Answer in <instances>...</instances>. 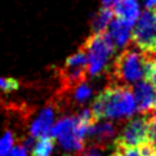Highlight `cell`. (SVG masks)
Here are the masks:
<instances>
[{"label":"cell","instance_id":"1","mask_svg":"<svg viewBox=\"0 0 156 156\" xmlns=\"http://www.w3.org/2000/svg\"><path fill=\"white\" fill-rule=\"evenodd\" d=\"M136 111V102L130 87L111 85L96 97L90 114L94 121L102 119L130 118Z\"/></svg>","mask_w":156,"mask_h":156},{"label":"cell","instance_id":"2","mask_svg":"<svg viewBox=\"0 0 156 156\" xmlns=\"http://www.w3.org/2000/svg\"><path fill=\"white\" fill-rule=\"evenodd\" d=\"M112 85L129 87L144 80V53L133 44L115 58L110 69Z\"/></svg>","mask_w":156,"mask_h":156},{"label":"cell","instance_id":"3","mask_svg":"<svg viewBox=\"0 0 156 156\" xmlns=\"http://www.w3.org/2000/svg\"><path fill=\"white\" fill-rule=\"evenodd\" d=\"M81 49L87 55L88 74L96 76L101 74L106 67L108 58L114 53L115 47L107 32H102V34H93L89 36L87 41L83 44Z\"/></svg>","mask_w":156,"mask_h":156},{"label":"cell","instance_id":"4","mask_svg":"<svg viewBox=\"0 0 156 156\" xmlns=\"http://www.w3.org/2000/svg\"><path fill=\"white\" fill-rule=\"evenodd\" d=\"M151 142V124L150 115H143L130 120L115 139L118 148H137L142 144Z\"/></svg>","mask_w":156,"mask_h":156},{"label":"cell","instance_id":"5","mask_svg":"<svg viewBox=\"0 0 156 156\" xmlns=\"http://www.w3.org/2000/svg\"><path fill=\"white\" fill-rule=\"evenodd\" d=\"M133 44L142 52H156V10L146 9L139 14L130 31Z\"/></svg>","mask_w":156,"mask_h":156},{"label":"cell","instance_id":"6","mask_svg":"<svg viewBox=\"0 0 156 156\" xmlns=\"http://www.w3.org/2000/svg\"><path fill=\"white\" fill-rule=\"evenodd\" d=\"M88 63L87 55L83 52V49L77 51L75 54L70 55L66 59L65 66L61 75H62V83L66 89H74L81 83H85V77L88 74Z\"/></svg>","mask_w":156,"mask_h":156},{"label":"cell","instance_id":"7","mask_svg":"<svg viewBox=\"0 0 156 156\" xmlns=\"http://www.w3.org/2000/svg\"><path fill=\"white\" fill-rule=\"evenodd\" d=\"M134 97L136 110L141 114H150L156 110V90L150 85V83L142 80L132 88Z\"/></svg>","mask_w":156,"mask_h":156},{"label":"cell","instance_id":"8","mask_svg":"<svg viewBox=\"0 0 156 156\" xmlns=\"http://www.w3.org/2000/svg\"><path fill=\"white\" fill-rule=\"evenodd\" d=\"M112 13L115 18L125 22L132 27L141 14L139 2L138 0H119L112 7Z\"/></svg>","mask_w":156,"mask_h":156},{"label":"cell","instance_id":"9","mask_svg":"<svg viewBox=\"0 0 156 156\" xmlns=\"http://www.w3.org/2000/svg\"><path fill=\"white\" fill-rule=\"evenodd\" d=\"M130 31H132V27L118 18H112L107 30H106V32L108 34L111 41L114 44V47H118V48L126 47L129 44Z\"/></svg>","mask_w":156,"mask_h":156},{"label":"cell","instance_id":"10","mask_svg":"<svg viewBox=\"0 0 156 156\" xmlns=\"http://www.w3.org/2000/svg\"><path fill=\"white\" fill-rule=\"evenodd\" d=\"M53 120H54V110L51 106H48L31 122L30 136L32 138H40L44 136H48V133L53 125Z\"/></svg>","mask_w":156,"mask_h":156},{"label":"cell","instance_id":"11","mask_svg":"<svg viewBox=\"0 0 156 156\" xmlns=\"http://www.w3.org/2000/svg\"><path fill=\"white\" fill-rule=\"evenodd\" d=\"M116 134L115 126L111 122H103V124H98V122H93V124L88 128L87 136L90 137L98 143H103L107 139L112 138Z\"/></svg>","mask_w":156,"mask_h":156},{"label":"cell","instance_id":"12","mask_svg":"<svg viewBox=\"0 0 156 156\" xmlns=\"http://www.w3.org/2000/svg\"><path fill=\"white\" fill-rule=\"evenodd\" d=\"M112 18H114L112 9L102 8L93 18V22H92L93 34H102V32H106V30H107V27L110 25V22L112 21Z\"/></svg>","mask_w":156,"mask_h":156},{"label":"cell","instance_id":"13","mask_svg":"<svg viewBox=\"0 0 156 156\" xmlns=\"http://www.w3.org/2000/svg\"><path fill=\"white\" fill-rule=\"evenodd\" d=\"M54 148V141L49 136H44L37 138L34 146L31 148L32 156H51Z\"/></svg>","mask_w":156,"mask_h":156},{"label":"cell","instance_id":"14","mask_svg":"<svg viewBox=\"0 0 156 156\" xmlns=\"http://www.w3.org/2000/svg\"><path fill=\"white\" fill-rule=\"evenodd\" d=\"M92 96V88L87 83H81L80 85L74 88V99L76 102H85Z\"/></svg>","mask_w":156,"mask_h":156},{"label":"cell","instance_id":"15","mask_svg":"<svg viewBox=\"0 0 156 156\" xmlns=\"http://www.w3.org/2000/svg\"><path fill=\"white\" fill-rule=\"evenodd\" d=\"M13 142L14 138L12 132H5V134L0 138V156L7 155L10 151V148L13 147Z\"/></svg>","mask_w":156,"mask_h":156},{"label":"cell","instance_id":"16","mask_svg":"<svg viewBox=\"0 0 156 156\" xmlns=\"http://www.w3.org/2000/svg\"><path fill=\"white\" fill-rule=\"evenodd\" d=\"M20 88V83L18 80L13 79V77H4V76H0V89L7 93L10 92H14Z\"/></svg>","mask_w":156,"mask_h":156},{"label":"cell","instance_id":"17","mask_svg":"<svg viewBox=\"0 0 156 156\" xmlns=\"http://www.w3.org/2000/svg\"><path fill=\"white\" fill-rule=\"evenodd\" d=\"M110 156H141L138 148H118L115 147V152Z\"/></svg>","mask_w":156,"mask_h":156},{"label":"cell","instance_id":"18","mask_svg":"<svg viewBox=\"0 0 156 156\" xmlns=\"http://www.w3.org/2000/svg\"><path fill=\"white\" fill-rule=\"evenodd\" d=\"M4 156H27V151L22 146H13L10 151Z\"/></svg>","mask_w":156,"mask_h":156},{"label":"cell","instance_id":"19","mask_svg":"<svg viewBox=\"0 0 156 156\" xmlns=\"http://www.w3.org/2000/svg\"><path fill=\"white\" fill-rule=\"evenodd\" d=\"M119 0H102V3H103V8H110V9H112L114 5L118 3Z\"/></svg>","mask_w":156,"mask_h":156},{"label":"cell","instance_id":"20","mask_svg":"<svg viewBox=\"0 0 156 156\" xmlns=\"http://www.w3.org/2000/svg\"><path fill=\"white\" fill-rule=\"evenodd\" d=\"M144 5L147 9L156 10V0H144Z\"/></svg>","mask_w":156,"mask_h":156},{"label":"cell","instance_id":"21","mask_svg":"<svg viewBox=\"0 0 156 156\" xmlns=\"http://www.w3.org/2000/svg\"><path fill=\"white\" fill-rule=\"evenodd\" d=\"M87 156H102L99 152H97L96 150H90V151H88L87 152Z\"/></svg>","mask_w":156,"mask_h":156},{"label":"cell","instance_id":"22","mask_svg":"<svg viewBox=\"0 0 156 156\" xmlns=\"http://www.w3.org/2000/svg\"><path fill=\"white\" fill-rule=\"evenodd\" d=\"M155 156H156V155H155Z\"/></svg>","mask_w":156,"mask_h":156}]
</instances>
